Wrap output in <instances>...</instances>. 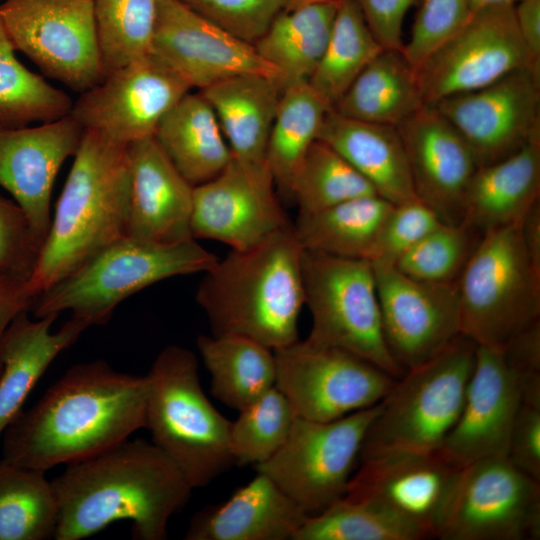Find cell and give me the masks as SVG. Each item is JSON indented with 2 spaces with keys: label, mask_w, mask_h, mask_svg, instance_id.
Instances as JSON below:
<instances>
[{
  "label": "cell",
  "mask_w": 540,
  "mask_h": 540,
  "mask_svg": "<svg viewBox=\"0 0 540 540\" xmlns=\"http://www.w3.org/2000/svg\"><path fill=\"white\" fill-rule=\"evenodd\" d=\"M415 0H356L363 17L384 49L403 50L402 25Z\"/></svg>",
  "instance_id": "49"
},
{
  "label": "cell",
  "mask_w": 540,
  "mask_h": 540,
  "mask_svg": "<svg viewBox=\"0 0 540 540\" xmlns=\"http://www.w3.org/2000/svg\"><path fill=\"white\" fill-rule=\"evenodd\" d=\"M145 376V428L151 441L177 464L193 489L209 485L234 465L231 421L205 395L195 354L168 345Z\"/></svg>",
  "instance_id": "5"
},
{
  "label": "cell",
  "mask_w": 540,
  "mask_h": 540,
  "mask_svg": "<svg viewBox=\"0 0 540 540\" xmlns=\"http://www.w3.org/2000/svg\"><path fill=\"white\" fill-rule=\"evenodd\" d=\"M342 0H282V10H290L310 4L340 2Z\"/></svg>",
  "instance_id": "54"
},
{
  "label": "cell",
  "mask_w": 540,
  "mask_h": 540,
  "mask_svg": "<svg viewBox=\"0 0 540 540\" xmlns=\"http://www.w3.org/2000/svg\"><path fill=\"white\" fill-rule=\"evenodd\" d=\"M268 169L232 158L213 179L194 186L191 230L194 239L247 249L292 222L282 208Z\"/></svg>",
  "instance_id": "19"
},
{
  "label": "cell",
  "mask_w": 540,
  "mask_h": 540,
  "mask_svg": "<svg viewBox=\"0 0 540 540\" xmlns=\"http://www.w3.org/2000/svg\"><path fill=\"white\" fill-rule=\"evenodd\" d=\"M522 239L533 265L540 270V200L521 221Z\"/></svg>",
  "instance_id": "53"
},
{
  "label": "cell",
  "mask_w": 540,
  "mask_h": 540,
  "mask_svg": "<svg viewBox=\"0 0 540 540\" xmlns=\"http://www.w3.org/2000/svg\"><path fill=\"white\" fill-rule=\"evenodd\" d=\"M157 4L158 0H94L105 75L151 53Z\"/></svg>",
  "instance_id": "40"
},
{
  "label": "cell",
  "mask_w": 540,
  "mask_h": 540,
  "mask_svg": "<svg viewBox=\"0 0 540 540\" xmlns=\"http://www.w3.org/2000/svg\"><path fill=\"white\" fill-rule=\"evenodd\" d=\"M517 2L514 14L518 32L532 62L540 66V0Z\"/></svg>",
  "instance_id": "52"
},
{
  "label": "cell",
  "mask_w": 540,
  "mask_h": 540,
  "mask_svg": "<svg viewBox=\"0 0 540 540\" xmlns=\"http://www.w3.org/2000/svg\"><path fill=\"white\" fill-rule=\"evenodd\" d=\"M414 190L442 223L464 219L469 184L479 167L457 129L434 106L423 104L396 126Z\"/></svg>",
  "instance_id": "21"
},
{
  "label": "cell",
  "mask_w": 540,
  "mask_h": 540,
  "mask_svg": "<svg viewBox=\"0 0 540 540\" xmlns=\"http://www.w3.org/2000/svg\"><path fill=\"white\" fill-rule=\"evenodd\" d=\"M423 104L415 68L403 50L383 49L332 109L355 120L396 127Z\"/></svg>",
  "instance_id": "31"
},
{
  "label": "cell",
  "mask_w": 540,
  "mask_h": 540,
  "mask_svg": "<svg viewBox=\"0 0 540 540\" xmlns=\"http://www.w3.org/2000/svg\"><path fill=\"white\" fill-rule=\"evenodd\" d=\"M507 458L521 471L540 481V384L522 388Z\"/></svg>",
  "instance_id": "48"
},
{
  "label": "cell",
  "mask_w": 540,
  "mask_h": 540,
  "mask_svg": "<svg viewBox=\"0 0 540 540\" xmlns=\"http://www.w3.org/2000/svg\"><path fill=\"white\" fill-rule=\"evenodd\" d=\"M388 349L405 371L431 359L461 334L457 283L413 279L371 263Z\"/></svg>",
  "instance_id": "16"
},
{
  "label": "cell",
  "mask_w": 540,
  "mask_h": 540,
  "mask_svg": "<svg viewBox=\"0 0 540 540\" xmlns=\"http://www.w3.org/2000/svg\"><path fill=\"white\" fill-rule=\"evenodd\" d=\"M501 350L522 386L540 382V321L515 335Z\"/></svg>",
  "instance_id": "50"
},
{
  "label": "cell",
  "mask_w": 540,
  "mask_h": 540,
  "mask_svg": "<svg viewBox=\"0 0 540 540\" xmlns=\"http://www.w3.org/2000/svg\"><path fill=\"white\" fill-rule=\"evenodd\" d=\"M15 51L0 16V127H23L68 115L70 96L29 70Z\"/></svg>",
  "instance_id": "38"
},
{
  "label": "cell",
  "mask_w": 540,
  "mask_h": 540,
  "mask_svg": "<svg viewBox=\"0 0 540 540\" xmlns=\"http://www.w3.org/2000/svg\"><path fill=\"white\" fill-rule=\"evenodd\" d=\"M383 49L369 29L356 0H342L326 48L308 83L332 109L361 71Z\"/></svg>",
  "instance_id": "36"
},
{
  "label": "cell",
  "mask_w": 540,
  "mask_h": 540,
  "mask_svg": "<svg viewBox=\"0 0 540 540\" xmlns=\"http://www.w3.org/2000/svg\"><path fill=\"white\" fill-rule=\"evenodd\" d=\"M330 108L308 81L297 82L281 91L272 124L266 163L274 185L285 199L292 200L296 173Z\"/></svg>",
  "instance_id": "35"
},
{
  "label": "cell",
  "mask_w": 540,
  "mask_h": 540,
  "mask_svg": "<svg viewBox=\"0 0 540 540\" xmlns=\"http://www.w3.org/2000/svg\"><path fill=\"white\" fill-rule=\"evenodd\" d=\"M42 242L21 207L0 195V276L27 281L36 265Z\"/></svg>",
  "instance_id": "47"
},
{
  "label": "cell",
  "mask_w": 540,
  "mask_h": 540,
  "mask_svg": "<svg viewBox=\"0 0 540 540\" xmlns=\"http://www.w3.org/2000/svg\"><path fill=\"white\" fill-rule=\"evenodd\" d=\"M199 92L214 110L233 158L251 168L268 169L267 145L281 95L276 80L244 73Z\"/></svg>",
  "instance_id": "29"
},
{
  "label": "cell",
  "mask_w": 540,
  "mask_h": 540,
  "mask_svg": "<svg viewBox=\"0 0 540 540\" xmlns=\"http://www.w3.org/2000/svg\"><path fill=\"white\" fill-rule=\"evenodd\" d=\"M476 350L477 344L460 334L437 355L406 370L381 401L359 458L439 450L463 408Z\"/></svg>",
  "instance_id": "7"
},
{
  "label": "cell",
  "mask_w": 540,
  "mask_h": 540,
  "mask_svg": "<svg viewBox=\"0 0 540 540\" xmlns=\"http://www.w3.org/2000/svg\"><path fill=\"white\" fill-rule=\"evenodd\" d=\"M235 37L253 44L282 10V0H178Z\"/></svg>",
  "instance_id": "46"
},
{
  "label": "cell",
  "mask_w": 540,
  "mask_h": 540,
  "mask_svg": "<svg viewBox=\"0 0 540 540\" xmlns=\"http://www.w3.org/2000/svg\"><path fill=\"white\" fill-rule=\"evenodd\" d=\"M461 334L502 349L540 321V270L525 249L521 222L483 234L456 280Z\"/></svg>",
  "instance_id": "8"
},
{
  "label": "cell",
  "mask_w": 540,
  "mask_h": 540,
  "mask_svg": "<svg viewBox=\"0 0 540 540\" xmlns=\"http://www.w3.org/2000/svg\"><path fill=\"white\" fill-rule=\"evenodd\" d=\"M374 194L372 185L359 172L318 139L308 149L292 185V200L299 213L320 211Z\"/></svg>",
  "instance_id": "41"
},
{
  "label": "cell",
  "mask_w": 540,
  "mask_h": 540,
  "mask_svg": "<svg viewBox=\"0 0 540 540\" xmlns=\"http://www.w3.org/2000/svg\"><path fill=\"white\" fill-rule=\"evenodd\" d=\"M340 2L281 10L254 43L259 56L277 71L281 91L311 77L328 43Z\"/></svg>",
  "instance_id": "32"
},
{
  "label": "cell",
  "mask_w": 540,
  "mask_h": 540,
  "mask_svg": "<svg viewBox=\"0 0 540 540\" xmlns=\"http://www.w3.org/2000/svg\"><path fill=\"white\" fill-rule=\"evenodd\" d=\"M84 132L70 113L36 126L0 127V186L24 211L42 244L51 225L56 176L75 155Z\"/></svg>",
  "instance_id": "22"
},
{
  "label": "cell",
  "mask_w": 540,
  "mask_h": 540,
  "mask_svg": "<svg viewBox=\"0 0 540 540\" xmlns=\"http://www.w3.org/2000/svg\"><path fill=\"white\" fill-rule=\"evenodd\" d=\"M540 200V130L518 151L479 166L469 184L463 221L480 236L520 223Z\"/></svg>",
  "instance_id": "28"
},
{
  "label": "cell",
  "mask_w": 540,
  "mask_h": 540,
  "mask_svg": "<svg viewBox=\"0 0 540 540\" xmlns=\"http://www.w3.org/2000/svg\"><path fill=\"white\" fill-rule=\"evenodd\" d=\"M513 1H514V3H516V2L519 1V0H513Z\"/></svg>",
  "instance_id": "56"
},
{
  "label": "cell",
  "mask_w": 540,
  "mask_h": 540,
  "mask_svg": "<svg viewBox=\"0 0 540 540\" xmlns=\"http://www.w3.org/2000/svg\"><path fill=\"white\" fill-rule=\"evenodd\" d=\"M130 192L127 147L85 130L26 281L32 299L127 235Z\"/></svg>",
  "instance_id": "4"
},
{
  "label": "cell",
  "mask_w": 540,
  "mask_h": 540,
  "mask_svg": "<svg viewBox=\"0 0 540 540\" xmlns=\"http://www.w3.org/2000/svg\"><path fill=\"white\" fill-rule=\"evenodd\" d=\"M392 203L366 195L311 213L293 223L303 249L331 256L368 260Z\"/></svg>",
  "instance_id": "34"
},
{
  "label": "cell",
  "mask_w": 540,
  "mask_h": 540,
  "mask_svg": "<svg viewBox=\"0 0 540 540\" xmlns=\"http://www.w3.org/2000/svg\"><path fill=\"white\" fill-rule=\"evenodd\" d=\"M45 474L0 459V540L54 539L58 508Z\"/></svg>",
  "instance_id": "37"
},
{
  "label": "cell",
  "mask_w": 540,
  "mask_h": 540,
  "mask_svg": "<svg viewBox=\"0 0 540 540\" xmlns=\"http://www.w3.org/2000/svg\"><path fill=\"white\" fill-rule=\"evenodd\" d=\"M275 387L296 417L329 422L374 406L398 378L342 349L297 340L273 350Z\"/></svg>",
  "instance_id": "12"
},
{
  "label": "cell",
  "mask_w": 540,
  "mask_h": 540,
  "mask_svg": "<svg viewBox=\"0 0 540 540\" xmlns=\"http://www.w3.org/2000/svg\"><path fill=\"white\" fill-rule=\"evenodd\" d=\"M58 520L54 539L80 540L110 524L131 522L137 540H164L169 520L187 505L193 487L152 441L127 439L68 464L51 480Z\"/></svg>",
  "instance_id": "2"
},
{
  "label": "cell",
  "mask_w": 540,
  "mask_h": 540,
  "mask_svg": "<svg viewBox=\"0 0 540 540\" xmlns=\"http://www.w3.org/2000/svg\"><path fill=\"white\" fill-rule=\"evenodd\" d=\"M191 90L172 67L149 53L81 93L70 114L84 130L127 146L152 136L166 113Z\"/></svg>",
  "instance_id": "15"
},
{
  "label": "cell",
  "mask_w": 540,
  "mask_h": 540,
  "mask_svg": "<svg viewBox=\"0 0 540 540\" xmlns=\"http://www.w3.org/2000/svg\"><path fill=\"white\" fill-rule=\"evenodd\" d=\"M381 402L342 418L317 422L296 417L281 448L255 466L308 515H314L347 490L365 434Z\"/></svg>",
  "instance_id": "10"
},
{
  "label": "cell",
  "mask_w": 540,
  "mask_h": 540,
  "mask_svg": "<svg viewBox=\"0 0 540 540\" xmlns=\"http://www.w3.org/2000/svg\"><path fill=\"white\" fill-rule=\"evenodd\" d=\"M32 300L25 281L0 276V346L7 327L18 314L29 311Z\"/></svg>",
  "instance_id": "51"
},
{
  "label": "cell",
  "mask_w": 540,
  "mask_h": 540,
  "mask_svg": "<svg viewBox=\"0 0 540 540\" xmlns=\"http://www.w3.org/2000/svg\"><path fill=\"white\" fill-rule=\"evenodd\" d=\"M146 396L145 375L74 365L6 428L2 459L46 472L100 454L145 428Z\"/></svg>",
  "instance_id": "1"
},
{
  "label": "cell",
  "mask_w": 540,
  "mask_h": 540,
  "mask_svg": "<svg viewBox=\"0 0 540 540\" xmlns=\"http://www.w3.org/2000/svg\"><path fill=\"white\" fill-rule=\"evenodd\" d=\"M317 139L338 152L383 199L399 204L417 198L396 127L355 120L330 109Z\"/></svg>",
  "instance_id": "27"
},
{
  "label": "cell",
  "mask_w": 540,
  "mask_h": 540,
  "mask_svg": "<svg viewBox=\"0 0 540 540\" xmlns=\"http://www.w3.org/2000/svg\"><path fill=\"white\" fill-rule=\"evenodd\" d=\"M151 53L172 67L190 87L202 90L244 73L274 78L277 71L247 43L178 0H158Z\"/></svg>",
  "instance_id": "20"
},
{
  "label": "cell",
  "mask_w": 540,
  "mask_h": 540,
  "mask_svg": "<svg viewBox=\"0 0 540 540\" xmlns=\"http://www.w3.org/2000/svg\"><path fill=\"white\" fill-rule=\"evenodd\" d=\"M434 106L465 139L478 166L494 163L521 149L540 130V70L516 69Z\"/></svg>",
  "instance_id": "17"
},
{
  "label": "cell",
  "mask_w": 540,
  "mask_h": 540,
  "mask_svg": "<svg viewBox=\"0 0 540 540\" xmlns=\"http://www.w3.org/2000/svg\"><path fill=\"white\" fill-rule=\"evenodd\" d=\"M301 273L312 317L306 340L345 350L401 377L405 370L385 341L371 262L303 249Z\"/></svg>",
  "instance_id": "9"
},
{
  "label": "cell",
  "mask_w": 540,
  "mask_h": 540,
  "mask_svg": "<svg viewBox=\"0 0 540 540\" xmlns=\"http://www.w3.org/2000/svg\"><path fill=\"white\" fill-rule=\"evenodd\" d=\"M500 4H514L513 0H470L471 12L479 10L481 8L500 5Z\"/></svg>",
  "instance_id": "55"
},
{
  "label": "cell",
  "mask_w": 540,
  "mask_h": 540,
  "mask_svg": "<svg viewBox=\"0 0 540 540\" xmlns=\"http://www.w3.org/2000/svg\"><path fill=\"white\" fill-rule=\"evenodd\" d=\"M303 247L293 223L247 249H231L196 292L212 335H237L272 350L297 341L304 304Z\"/></svg>",
  "instance_id": "3"
},
{
  "label": "cell",
  "mask_w": 540,
  "mask_h": 540,
  "mask_svg": "<svg viewBox=\"0 0 540 540\" xmlns=\"http://www.w3.org/2000/svg\"><path fill=\"white\" fill-rule=\"evenodd\" d=\"M436 538L539 539L540 481L507 457L471 463L462 469Z\"/></svg>",
  "instance_id": "13"
},
{
  "label": "cell",
  "mask_w": 540,
  "mask_h": 540,
  "mask_svg": "<svg viewBox=\"0 0 540 540\" xmlns=\"http://www.w3.org/2000/svg\"><path fill=\"white\" fill-rule=\"evenodd\" d=\"M481 236L464 221L441 223L396 263L403 274L420 281L455 282Z\"/></svg>",
  "instance_id": "43"
},
{
  "label": "cell",
  "mask_w": 540,
  "mask_h": 540,
  "mask_svg": "<svg viewBox=\"0 0 540 540\" xmlns=\"http://www.w3.org/2000/svg\"><path fill=\"white\" fill-rule=\"evenodd\" d=\"M28 312L12 320L0 346V435L22 411L49 365L89 327L71 316L60 329L51 331L58 315L30 319Z\"/></svg>",
  "instance_id": "26"
},
{
  "label": "cell",
  "mask_w": 540,
  "mask_h": 540,
  "mask_svg": "<svg viewBox=\"0 0 540 540\" xmlns=\"http://www.w3.org/2000/svg\"><path fill=\"white\" fill-rule=\"evenodd\" d=\"M309 515L269 477L256 472L230 497L197 511L186 540H294Z\"/></svg>",
  "instance_id": "25"
},
{
  "label": "cell",
  "mask_w": 540,
  "mask_h": 540,
  "mask_svg": "<svg viewBox=\"0 0 540 540\" xmlns=\"http://www.w3.org/2000/svg\"><path fill=\"white\" fill-rule=\"evenodd\" d=\"M218 260L196 239L163 244L124 236L33 298L35 318L70 311L89 327L109 321L126 298L159 281L205 272Z\"/></svg>",
  "instance_id": "6"
},
{
  "label": "cell",
  "mask_w": 540,
  "mask_h": 540,
  "mask_svg": "<svg viewBox=\"0 0 540 540\" xmlns=\"http://www.w3.org/2000/svg\"><path fill=\"white\" fill-rule=\"evenodd\" d=\"M522 384L501 349L478 346L464 405L439 452L453 465L507 457Z\"/></svg>",
  "instance_id": "23"
},
{
  "label": "cell",
  "mask_w": 540,
  "mask_h": 540,
  "mask_svg": "<svg viewBox=\"0 0 540 540\" xmlns=\"http://www.w3.org/2000/svg\"><path fill=\"white\" fill-rule=\"evenodd\" d=\"M441 223L436 213L418 198L393 204L379 230L369 261L395 265Z\"/></svg>",
  "instance_id": "44"
},
{
  "label": "cell",
  "mask_w": 540,
  "mask_h": 540,
  "mask_svg": "<svg viewBox=\"0 0 540 540\" xmlns=\"http://www.w3.org/2000/svg\"><path fill=\"white\" fill-rule=\"evenodd\" d=\"M0 16L16 51L79 94L105 77L94 0H2Z\"/></svg>",
  "instance_id": "11"
},
{
  "label": "cell",
  "mask_w": 540,
  "mask_h": 540,
  "mask_svg": "<svg viewBox=\"0 0 540 540\" xmlns=\"http://www.w3.org/2000/svg\"><path fill=\"white\" fill-rule=\"evenodd\" d=\"M419 526L377 504L345 496L309 515L294 540H421Z\"/></svg>",
  "instance_id": "39"
},
{
  "label": "cell",
  "mask_w": 540,
  "mask_h": 540,
  "mask_svg": "<svg viewBox=\"0 0 540 540\" xmlns=\"http://www.w3.org/2000/svg\"><path fill=\"white\" fill-rule=\"evenodd\" d=\"M514 4L472 12L462 28L415 69L425 104L477 90L519 68L540 70L521 40Z\"/></svg>",
  "instance_id": "14"
},
{
  "label": "cell",
  "mask_w": 540,
  "mask_h": 540,
  "mask_svg": "<svg viewBox=\"0 0 540 540\" xmlns=\"http://www.w3.org/2000/svg\"><path fill=\"white\" fill-rule=\"evenodd\" d=\"M126 147L131 179L127 236L163 244L194 239V186L175 168L153 135Z\"/></svg>",
  "instance_id": "24"
},
{
  "label": "cell",
  "mask_w": 540,
  "mask_h": 540,
  "mask_svg": "<svg viewBox=\"0 0 540 540\" xmlns=\"http://www.w3.org/2000/svg\"><path fill=\"white\" fill-rule=\"evenodd\" d=\"M470 0H423L403 53L416 69L471 16Z\"/></svg>",
  "instance_id": "45"
},
{
  "label": "cell",
  "mask_w": 540,
  "mask_h": 540,
  "mask_svg": "<svg viewBox=\"0 0 540 540\" xmlns=\"http://www.w3.org/2000/svg\"><path fill=\"white\" fill-rule=\"evenodd\" d=\"M153 136L192 186L216 177L233 158L214 110L199 91L185 94L161 119Z\"/></svg>",
  "instance_id": "30"
},
{
  "label": "cell",
  "mask_w": 540,
  "mask_h": 540,
  "mask_svg": "<svg viewBox=\"0 0 540 540\" xmlns=\"http://www.w3.org/2000/svg\"><path fill=\"white\" fill-rule=\"evenodd\" d=\"M238 412L230 424V449L237 466L255 467L270 459L286 441L296 418L275 386Z\"/></svg>",
  "instance_id": "42"
},
{
  "label": "cell",
  "mask_w": 540,
  "mask_h": 540,
  "mask_svg": "<svg viewBox=\"0 0 540 540\" xmlns=\"http://www.w3.org/2000/svg\"><path fill=\"white\" fill-rule=\"evenodd\" d=\"M358 464L345 497L384 507L436 538L463 468L439 450L383 452Z\"/></svg>",
  "instance_id": "18"
},
{
  "label": "cell",
  "mask_w": 540,
  "mask_h": 540,
  "mask_svg": "<svg viewBox=\"0 0 540 540\" xmlns=\"http://www.w3.org/2000/svg\"><path fill=\"white\" fill-rule=\"evenodd\" d=\"M196 343L211 377V393L227 407L239 411L275 386L271 348L237 335H200Z\"/></svg>",
  "instance_id": "33"
}]
</instances>
